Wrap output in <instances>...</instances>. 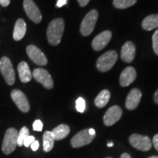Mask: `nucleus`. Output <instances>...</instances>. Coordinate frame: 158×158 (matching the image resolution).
I'll use <instances>...</instances> for the list:
<instances>
[{"label":"nucleus","mask_w":158,"mask_h":158,"mask_svg":"<svg viewBox=\"0 0 158 158\" xmlns=\"http://www.w3.org/2000/svg\"><path fill=\"white\" fill-rule=\"evenodd\" d=\"M107 146H108V147H113V146H114V143H113V142H109V143H108Z\"/></svg>","instance_id":"e433bc0d"},{"label":"nucleus","mask_w":158,"mask_h":158,"mask_svg":"<svg viewBox=\"0 0 158 158\" xmlns=\"http://www.w3.org/2000/svg\"><path fill=\"white\" fill-rule=\"evenodd\" d=\"M27 32V23L22 19H18L15 22L13 30V39L15 41H19L23 38Z\"/></svg>","instance_id":"a211bd4d"},{"label":"nucleus","mask_w":158,"mask_h":158,"mask_svg":"<svg viewBox=\"0 0 158 158\" xmlns=\"http://www.w3.org/2000/svg\"><path fill=\"white\" fill-rule=\"evenodd\" d=\"M29 135V129L27 127H23L21 130L19 131V135H18V140H17V145L19 147H22L23 145V141L27 136Z\"/></svg>","instance_id":"b1692460"},{"label":"nucleus","mask_w":158,"mask_h":158,"mask_svg":"<svg viewBox=\"0 0 158 158\" xmlns=\"http://www.w3.org/2000/svg\"><path fill=\"white\" fill-rule=\"evenodd\" d=\"M43 150L45 152H48L53 149L54 145V138L51 131H45L43 136Z\"/></svg>","instance_id":"4be33fe9"},{"label":"nucleus","mask_w":158,"mask_h":158,"mask_svg":"<svg viewBox=\"0 0 158 158\" xmlns=\"http://www.w3.org/2000/svg\"><path fill=\"white\" fill-rule=\"evenodd\" d=\"M23 7L29 19H31L35 23L41 22L42 15L33 0H24L23 3Z\"/></svg>","instance_id":"0eeeda50"},{"label":"nucleus","mask_w":158,"mask_h":158,"mask_svg":"<svg viewBox=\"0 0 158 158\" xmlns=\"http://www.w3.org/2000/svg\"><path fill=\"white\" fill-rule=\"evenodd\" d=\"M112 34L110 31H104L97 35L92 41V45L94 51H101L108 44Z\"/></svg>","instance_id":"ddd939ff"},{"label":"nucleus","mask_w":158,"mask_h":158,"mask_svg":"<svg viewBox=\"0 0 158 158\" xmlns=\"http://www.w3.org/2000/svg\"><path fill=\"white\" fill-rule=\"evenodd\" d=\"M110 98L109 91L107 89L102 90L94 100V103L98 108H103L108 104Z\"/></svg>","instance_id":"412c9836"},{"label":"nucleus","mask_w":158,"mask_h":158,"mask_svg":"<svg viewBox=\"0 0 158 158\" xmlns=\"http://www.w3.org/2000/svg\"><path fill=\"white\" fill-rule=\"evenodd\" d=\"M90 0H78L79 5L81 7H85L86 5H87V4L89 2Z\"/></svg>","instance_id":"473e14b6"},{"label":"nucleus","mask_w":158,"mask_h":158,"mask_svg":"<svg viewBox=\"0 0 158 158\" xmlns=\"http://www.w3.org/2000/svg\"><path fill=\"white\" fill-rule=\"evenodd\" d=\"M89 134H91V135H95V130L92 129V128H90V129H89Z\"/></svg>","instance_id":"c9c22d12"},{"label":"nucleus","mask_w":158,"mask_h":158,"mask_svg":"<svg viewBox=\"0 0 158 158\" xmlns=\"http://www.w3.org/2000/svg\"><path fill=\"white\" fill-rule=\"evenodd\" d=\"M10 3V0H0V5L2 7H7Z\"/></svg>","instance_id":"7c9ffc66"},{"label":"nucleus","mask_w":158,"mask_h":158,"mask_svg":"<svg viewBox=\"0 0 158 158\" xmlns=\"http://www.w3.org/2000/svg\"><path fill=\"white\" fill-rule=\"evenodd\" d=\"M120 158H132L130 157V155L128 153H123L121 155V157Z\"/></svg>","instance_id":"f704fd0d"},{"label":"nucleus","mask_w":158,"mask_h":158,"mask_svg":"<svg viewBox=\"0 0 158 158\" xmlns=\"http://www.w3.org/2000/svg\"><path fill=\"white\" fill-rule=\"evenodd\" d=\"M152 143L154 144V147H155V149L158 151V134H156V135L154 136Z\"/></svg>","instance_id":"c85d7f7f"},{"label":"nucleus","mask_w":158,"mask_h":158,"mask_svg":"<svg viewBox=\"0 0 158 158\" xmlns=\"http://www.w3.org/2000/svg\"><path fill=\"white\" fill-rule=\"evenodd\" d=\"M0 71L7 84L10 86L14 84L15 80V70L8 57L3 56L0 59Z\"/></svg>","instance_id":"39448f33"},{"label":"nucleus","mask_w":158,"mask_h":158,"mask_svg":"<svg viewBox=\"0 0 158 158\" xmlns=\"http://www.w3.org/2000/svg\"><path fill=\"white\" fill-rule=\"evenodd\" d=\"M142 27L144 30L152 31L158 27V14L148 15L142 21Z\"/></svg>","instance_id":"aec40b11"},{"label":"nucleus","mask_w":158,"mask_h":158,"mask_svg":"<svg viewBox=\"0 0 158 158\" xmlns=\"http://www.w3.org/2000/svg\"><path fill=\"white\" fill-rule=\"evenodd\" d=\"M43 127V122L39 119L35 120L34 123H33V130H34L35 131H39V132L42 131Z\"/></svg>","instance_id":"bb28decb"},{"label":"nucleus","mask_w":158,"mask_h":158,"mask_svg":"<svg viewBox=\"0 0 158 158\" xmlns=\"http://www.w3.org/2000/svg\"><path fill=\"white\" fill-rule=\"evenodd\" d=\"M64 29V20L60 18L51 21L47 29V38L52 45H59L62 40Z\"/></svg>","instance_id":"f257e3e1"},{"label":"nucleus","mask_w":158,"mask_h":158,"mask_svg":"<svg viewBox=\"0 0 158 158\" xmlns=\"http://www.w3.org/2000/svg\"><path fill=\"white\" fill-rule=\"evenodd\" d=\"M27 53L29 59L40 66H45L48 64V59L40 49L33 45H29L27 48Z\"/></svg>","instance_id":"9d476101"},{"label":"nucleus","mask_w":158,"mask_h":158,"mask_svg":"<svg viewBox=\"0 0 158 158\" xmlns=\"http://www.w3.org/2000/svg\"><path fill=\"white\" fill-rule=\"evenodd\" d=\"M142 98V93L138 89H133L126 99L125 106L128 110H134L138 107Z\"/></svg>","instance_id":"4468645a"},{"label":"nucleus","mask_w":158,"mask_h":158,"mask_svg":"<svg viewBox=\"0 0 158 158\" xmlns=\"http://www.w3.org/2000/svg\"><path fill=\"white\" fill-rule=\"evenodd\" d=\"M135 46L131 41H127L122 46L121 58L124 62L130 63L135 59Z\"/></svg>","instance_id":"2eb2a0df"},{"label":"nucleus","mask_w":158,"mask_h":158,"mask_svg":"<svg viewBox=\"0 0 158 158\" xmlns=\"http://www.w3.org/2000/svg\"><path fill=\"white\" fill-rule=\"evenodd\" d=\"M118 59V54L115 51H108L100 56L97 60V68L101 72H107L114 67Z\"/></svg>","instance_id":"f03ea898"},{"label":"nucleus","mask_w":158,"mask_h":158,"mask_svg":"<svg viewBox=\"0 0 158 158\" xmlns=\"http://www.w3.org/2000/svg\"><path fill=\"white\" fill-rule=\"evenodd\" d=\"M67 1H68V0H58L56 3V7H62V6H64L65 4L67 3Z\"/></svg>","instance_id":"2f4dec72"},{"label":"nucleus","mask_w":158,"mask_h":158,"mask_svg":"<svg viewBox=\"0 0 158 158\" xmlns=\"http://www.w3.org/2000/svg\"><path fill=\"white\" fill-rule=\"evenodd\" d=\"M154 100H155V103H157L158 105V89L156 91L155 95H154Z\"/></svg>","instance_id":"72a5a7b5"},{"label":"nucleus","mask_w":158,"mask_h":158,"mask_svg":"<svg viewBox=\"0 0 158 158\" xmlns=\"http://www.w3.org/2000/svg\"><path fill=\"white\" fill-rule=\"evenodd\" d=\"M18 71H19L20 80L23 84L28 83L31 80L32 73H31L30 68H29V65L27 62H20L18 65Z\"/></svg>","instance_id":"f3484780"},{"label":"nucleus","mask_w":158,"mask_h":158,"mask_svg":"<svg viewBox=\"0 0 158 158\" xmlns=\"http://www.w3.org/2000/svg\"><path fill=\"white\" fill-rule=\"evenodd\" d=\"M35 141V138L34 136L32 135H29L25 138V140L23 141V146H25L26 147H29L31 143Z\"/></svg>","instance_id":"cd10ccee"},{"label":"nucleus","mask_w":158,"mask_h":158,"mask_svg":"<svg viewBox=\"0 0 158 158\" xmlns=\"http://www.w3.org/2000/svg\"><path fill=\"white\" fill-rule=\"evenodd\" d=\"M148 158H158V156H151V157H149Z\"/></svg>","instance_id":"4c0bfd02"},{"label":"nucleus","mask_w":158,"mask_h":158,"mask_svg":"<svg viewBox=\"0 0 158 158\" xmlns=\"http://www.w3.org/2000/svg\"><path fill=\"white\" fill-rule=\"evenodd\" d=\"M70 129L67 124H60L51 131L55 141H61L69 135Z\"/></svg>","instance_id":"6ab92c4d"},{"label":"nucleus","mask_w":158,"mask_h":158,"mask_svg":"<svg viewBox=\"0 0 158 158\" xmlns=\"http://www.w3.org/2000/svg\"><path fill=\"white\" fill-rule=\"evenodd\" d=\"M11 98L18 108L23 113H27L30 110V106L28 99L23 93L19 89H13L11 92Z\"/></svg>","instance_id":"9b49d317"},{"label":"nucleus","mask_w":158,"mask_h":158,"mask_svg":"<svg viewBox=\"0 0 158 158\" xmlns=\"http://www.w3.org/2000/svg\"><path fill=\"white\" fill-rule=\"evenodd\" d=\"M32 76L37 82L41 84L45 88L51 89L54 87V81L51 75L46 70L43 68L35 69L32 73Z\"/></svg>","instance_id":"1a4fd4ad"},{"label":"nucleus","mask_w":158,"mask_h":158,"mask_svg":"<svg viewBox=\"0 0 158 158\" xmlns=\"http://www.w3.org/2000/svg\"><path fill=\"white\" fill-rule=\"evenodd\" d=\"M17 130L15 128H9L7 130L2 143V152L5 155H10L15 151L17 147L18 140Z\"/></svg>","instance_id":"7ed1b4c3"},{"label":"nucleus","mask_w":158,"mask_h":158,"mask_svg":"<svg viewBox=\"0 0 158 158\" xmlns=\"http://www.w3.org/2000/svg\"><path fill=\"white\" fill-rule=\"evenodd\" d=\"M137 0H114L113 5L116 8L125 9L135 5Z\"/></svg>","instance_id":"5701e85b"},{"label":"nucleus","mask_w":158,"mask_h":158,"mask_svg":"<svg viewBox=\"0 0 158 158\" xmlns=\"http://www.w3.org/2000/svg\"><path fill=\"white\" fill-rule=\"evenodd\" d=\"M95 138V135H92L89 133V129H84L76 134L71 139V145L73 148H80L89 144Z\"/></svg>","instance_id":"6e6552de"},{"label":"nucleus","mask_w":158,"mask_h":158,"mask_svg":"<svg viewBox=\"0 0 158 158\" xmlns=\"http://www.w3.org/2000/svg\"><path fill=\"white\" fill-rule=\"evenodd\" d=\"M98 19V13L96 10H92L86 15L80 27V31L83 36H89L93 31Z\"/></svg>","instance_id":"20e7f679"},{"label":"nucleus","mask_w":158,"mask_h":158,"mask_svg":"<svg viewBox=\"0 0 158 158\" xmlns=\"http://www.w3.org/2000/svg\"><path fill=\"white\" fill-rule=\"evenodd\" d=\"M30 146H31V149H32L33 151H37L39 148V142L37 141H35Z\"/></svg>","instance_id":"c756f323"},{"label":"nucleus","mask_w":158,"mask_h":158,"mask_svg":"<svg viewBox=\"0 0 158 158\" xmlns=\"http://www.w3.org/2000/svg\"><path fill=\"white\" fill-rule=\"evenodd\" d=\"M76 109L80 113H83L85 110V107H86V104H85V100L82 98H79L76 100Z\"/></svg>","instance_id":"393cba45"},{"label":"nucleus","mask_w":158,"mask_h":158,"mask_svg":"<svg viewBox=\"0 0 158 158\" xmlns=\"http://www.w3.org/2000/svg\"><path fill=\"white\" fill-rule=\"evenodd\" d=\"M136 71L133 67H127L122 71L119 77V82L122 86H127L135 80Z\"/></svg>","instance_id":"dca6fc26"},{"label":"nucleus","mask_w":158,"mask_h":158,"mask_svg":"<svg viewBox=\"0 0 158 158\" xmlns=\"http://www.w3.org/2000/svg\"><path fill=\"white\" fill-rule=\"evenodd\" d=\"M130 143L133 147L143 152H147L152 148V141L147 135L133 134L129 138Z\"/></svg>","instance_id":"423d86ee"},{"label":"nucleus","mask_w":158,"mask_h":158,"mask_svg":"<svg viewBox=\"0 0 158 158\" xmlns=\"http://www.w3.org/2000/svg\"><path fill=\"white\" fill-rule=\"evenodd\" d=\"M122 115V108L118 106L110 107L105 114L103 117L104 124L106 126H112L121 118Z\"/></svg>","instance_id":"f8f14e48"},{"label":"nucleus","mask_w":158,"mask_h":158,"mask_svg":"<svg viewBox=\"0 0 158 158\" xmlns=\"http://www.w3.org/2000/svg\"><path fill=\"white\" fill-rule=\"evenodd\" d=\"M152 46L154 51L158 56V29L152 35Z\"/></svg>","instance_id":"a878e982"},{"label":"nucleus","mask_w":158,"mask_h":158,"mask_svg":"<svg viewBox=\"0 0 158 158\" xmlns=\"http://www.w3.org/2000/svg\"><path fill=\"white\" fill-rule=\"evenodd\" d=\"M106 158H111V157H106Z\"/></svg>","instance_id":"58836bf2"}]
</instances>
